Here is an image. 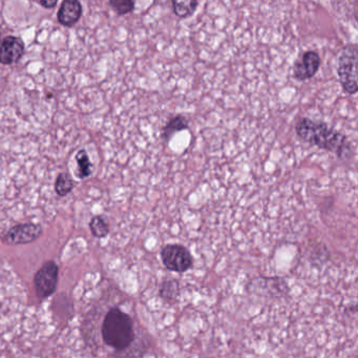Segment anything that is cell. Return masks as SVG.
I'll return each instance as SVG.
<instances>
[{
  "mask_svg": "<svg viewBox=\"0 0 358 358\" xmlns=\"http://www.w3.org/2000/svg\"><path fill=\"white\" fill-rule=\"evenodd\" d=\"M90 228L92 234L99 238L108 236V231H110L108 222L102 215H96L92 218L90 223Z\"/></svg>",
  "mask_w": 358,
  "mask_h": 358,
  "instance_id": "cell-14",
  "label": "cell"
},
{
  "mask_svg": "<svg viewBox=\"0 0 358 358\" xmlns=\"http://www.w3.org/2000/svg\"><path fill=\"white\" fill-rule=\"evenodd\" d=\"M295 133L302 141L320 149L333 152L339 159L345 157L351 147L345 133L323 121L302 117L296 122Z\"/></svg>",
  "mask_w": 358,
  "mask_h": 358,
  "instance_id": "cell-1",
  "label": "cell"
},
{
  "mask_svg": "<svg viewBox=\"0 0 358 358\" xmlns=\"http://www.w3.org/2000/svg\"><path fill=\"white\" fill-rule=\"evenodd\" d=\"M58 282V266L56 263L49 261L45 263L34 277L35 289L37 295L45 298L51 295L56 289Z\"/></svg>",
  "mask_w": 358,
  "mask_h": 358,
  "instance_id": "cell-5",
  "label": "cell"
},
{
  "mask_svg": "<svg viewBox=\"0 0 358 358\" xmlns=\"http://www.w3.org/2000/svg\"><path fill=\"white\" fill-rule=\"evenodd\" d=\"M102 337L108 347L117 351L127 349L135 339L133 320L120 309L110 310L102 324Z\"/></svg>",
  "mask_w": 358,
  "mask_h": 358,
  "instance_id": "cell-2",
  "label": "cell"
},
{
  "mask_svg": "<svg viewBox=\"0 0 358 358\" xmlns=\"http://www.w3.org/2000/svg\"><path fill=\"white\" fill-rule=\"evenodd\" d=\"M108 5L120 16L131 13L136 7V3L133 0H111Z\"/></svg>",
  "mask_w": 358,
  "mask_h": 358,
  "instance_id": "cell-15",
  "label": "cell"
},
{
  "mask_svg": "<svg viewBox=\"0 0 358 358\" xmlns=\"http://www.w3.org/2000/svg\"><path fill=\"white\" fill-rule=\"evenodd\" d=\"M42 234V228L36 224H19L14 226L3 238L8 245L28 244L38 238Z\"/></svg>",
  "mask_w": 358,
  "mask_h": 358,
  "instance_id": "cell-7",
  "label": "cell"
},
{
  "mask_svg": "<svg viewBox=\"0 0 358 358\" xmlns=\"http://www.w3.org/2000/svg\"><path fill=\"white\" fill-rule=\"evenodd\" d=\"M74 186L75 184L70 174L63 172L57 177L56 182H55V191L59 197H67L69 193H72Z\"/></svg>",
  "mask_w": 358,
  "mask_h": 358,
  "instance_id": "cell-13",
  "label": "cell"
},
{
  "mask_svg": "<svg viewBox=\"0 0 358 358\" xmlns=\"http://www.w3.org/2000/svg\"><path fill=\"white\" fill-rule=\"evenodd\" d=\"M197 0H187V1H172V11L174 15L179 18H188L193 15L197 11Z\"/></svg>",
  "mask_w": 358,
  "mask_h": 358,
  "instance_id": "cell-12",
  "label": "cell"
},
{
  "mask_svg": "<svg viewBox=\"0 0 358 358\" xmlns=\"http://www.w3.org/2000/svg\"><path fill=\"white\" fill-rule=\"evenodd\" d=\"M82 5L78 0H65L57 12V19L63 26H73L82 16Z\"/></svg>",
  "mask_w": 358,
  "mask_h": 358,
  "instance_id": "cell-9",
  "label": "cell"
},
{
  "mask_svg": "<svg viewBox=\"0 0 358 358\" xmlns=\"http://www.w3.org/2000/svg\"><path fill=\"white\" fill-rule=\"evenodd\" d=\"M76 162L78 164V170H76V176L80 180H84L92 174V163L90 162V157L86 150L81 149L76 155Z\"/></svg>",
  "mask_w": 358,
  "mask_h": 358,
  "instance_id": "cell-11",
  "label": "cell"
},
{
  "mask_svg": "<svg viewBox=\"0 0 358 358\" xmlns=\"http://www.w3.org/2000/svg\"><path fill=\"white\" fill-rule=\"evenodd\" d=\"M161 259L166 268L174 272H185L193 265L190 253L181 245H166L162 249Z\"/></svg>",
  "mask_w": 358,
  "mask_h": 358,
  "instance_id": "cell-4",
  "label": "cell"
},
{
  "mask_svg": "<svg viewBox=\"0 0 358 358\" xmlns=\"http://www.w3.org/2000/svg\"><path fill=\"white\" fill-rule=\"evenodd\" d=\"M39 5L42 6L45 9H52V8L56 7L58 1L57 0H54V1H47V0H43V1H39Z\"/></svg>",
  "mask_w": 358,
  "mask_h": 358,
  "instance_id": "cell-17",
  "label": "cell"
},
{
  "mask_svg": "<svg viewBox=\"0 0 358 358\" xmlns=\"http://www.w3.org/2000/svg\"><path fill=\"white\" fill-rule=\"evenodd\" d=\"M24 40L17 36L5 37L0 40V63L3 65H11L17 63L24 56Z\"/></svg>",
  "mask_w": 358,
  "mask_h": 358,
  "instance_id": "cell-8",
  "label": "cell"
},
{
  "mask_svg": "<svg viewBox=\"0 0 358 358\" xmlns=\"http://www.w3.org/2000/svg\"><path fill=\"white\" fill-rule=\"evenodd\" d=\"M189 129V119L184 115L177 114L170 117L168 122L163 125L161 129V139L168 143L179 131H186Z\"/></svg>",
  "mask_w": 358,
  "mask_h": 358,
  "instance_id": "cell-10",
  "label": "cell"
},
{
  "mask_svg": "<svg viewBox=\"0 0 358 358\" xmlns=\"http://www.w3.org/2000/svg\"><path fill=\"white\" fill-rule=\"evenodd\" d=\"M322 60L316 51H306L300 55L293 67L294 79L298 81H306L311 79L318 74Z\"/></svg>",
  "mask_w": 358,
  "mask_h": 358,
  "instance_id": "cell-6",
  "label": "cell"
},
{
  "mask_svg": "<svg viewBox=\"0 0 358 358\" xmlns=\"http://www.w3.org/2000/svg\"><path fill=\"white\" fill-rule=\"evenodd\" d=\"M179 293L178 284L174 281H168L162 285L161 294L164 298H176Z\"/></svg>",
  "mask_w": 358,
  "mask_h": 358,
  "instance_id": "cell-16",
  "label": "cell"
},
{
  "mask_svg": "<svg viewBox=\"0 0 358 358\" xmlns=\"http://www.w3.org/2000/svg\"><path fill=\"white\" fill-rule=\"evenodd\" d=\"M357 47L355 44H345L341 49L337 61V76L343 92L355 95L357 83Z\"/></svg>",
  "mask_w": 358,
  "mask_h": 358,
  "instance_id": "cell-3",
  "label": "cell"
}]
</instances>
